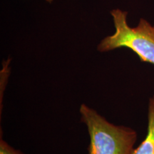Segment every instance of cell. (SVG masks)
Returning a JSON list of instances; mask_svg holds the SVG:
<instances>
[{"instance_id":"cell-4","label":"cell","mask_w":154,"mask_h":154,"mask_svg":"<svg viewBox=\"0 0 154 154\" xmlns=\"http://www.w3.org/2000/svg\"><path fill=\"white\" fill-rule=\"evenodd\" d=\"M0 154H24L20 150L15 149L7 143L2 137L0 138Z\"/></svg>"},{"instance_id":"cell-1","label":"cell","mask_w":154,"mask_h":154,"mask_svg":"<svg viewBox=\"0 0 154 154\" xmlns=\"http://www.w3.org/2000/svg\"><path fill=\"white\" fill-rule=\"evenodd\" d=\"M79 112L89 135L88 154H132L137 140L136 131L111 124L85 103L80 106Z\"/></svg>"},{"instance_id":"cell-3","label":"cell","mask_w":154,"mask_h":154,"mask_svg":"<svg viewBox=\"0 0 154 154\" xmlns=\"http://www.w3.org/2000/svg\"><path fill=\"white\" fill-rule=\"evenodd\" d=\"M132 154H154V96L150 98L149 102L147 135Z\"/></svg>"},{"instance_id":"cell-2","label":"cell","mask_w":154,"mask_h":154,"mask_svg":"<svg viewBox=\"0 0 154 154\" xmlns=\"http://www.w3.org/2000/svg\"><path fill=\"white\" fill-rule=\"evenodd\" d=\"M111 14L115 32L101 40L97 46L98 51L103 53L128 48L138 56L142 62L154 65V24L141 18L136 27H131L127 22V11L116 9Z\"/></svg>"},{"instance_id":"cell-5","label":"cell","mask_w":154,"mask_h":154,"mask_svg":"<svg viewBox=\"0 0 154 154\" xmlns=\"http://www.w3.org/2000/svg\"><path fill=\"white\" fill-rule=\"evenodd\" d=\"M46 1L48 2L51 3V2H52V1H53V0H46Z\"/></svg>"}]
</instances>
